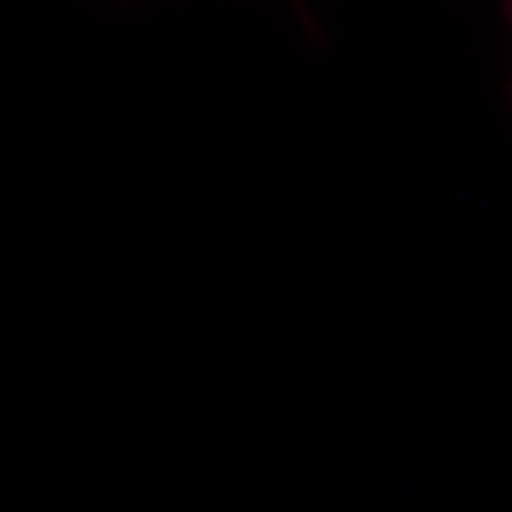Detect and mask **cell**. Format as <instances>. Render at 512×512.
Instances as JSON below:
<instances>
[{
  "label": "cell",
  "instance_id": "6da1fadb",
  "mask_svg": "<svg viewBox=\"0 0 512 512\" xmlns=\"http://www.w3.org/2000/svg\"><path fill=\"white\" fill-rule=\"evenodd\" d=\"M508 15H510V22H512V0H508ZM510 98H512V83H510Z\"/></svg>",
  "mask_w": 512,
  "mask_h": 512
}]
</instances>
